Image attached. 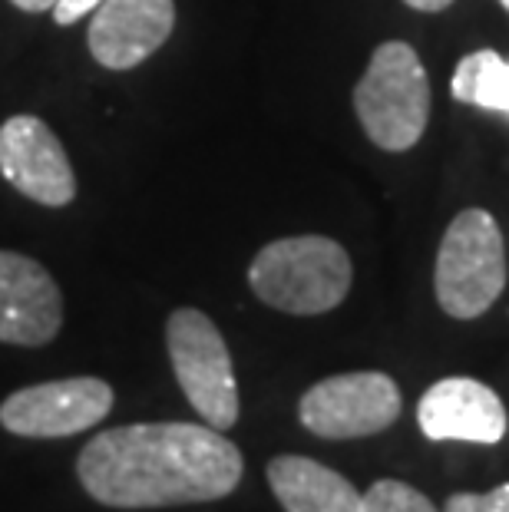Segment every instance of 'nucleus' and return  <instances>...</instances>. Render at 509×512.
Segmentation results:
<instances>
[{"mask_svg":"<svg viewBox=\"0 0 509 512\" xmlns=\"http://www.w3.org/2000/svg\"><path fill=\"white\" fill-rule=\"evenodd\" d=\"M242 450L209 423H126L77 456L86 496L110 509L215 503L242 483Z\"/></svg>","mask_w":509,"mask_h":512,"instance_id":"1","label":"nucleus"},{"mask_svg":"<svg viewBox=\"0 0 509 512\" xmlns=\"http://www.w3.org/2000/svg\"><path fill=\"white\" fill-rule=\"evenodd\" d=\"M351 258L324 235H291L268 242L248 265V285L268 308L311 318L328 314L351 291Z\"/></svg>","mask_w":509,"mask_h":512,"instance_id":"2","label":"nucleus"},{"mask_svg":"<svg viewBox=\"0 0 509 512\" xmlns=\"http://www.w3.org/2000/svg\"><path fill=\"white\" fill-rule=\"evenodd\" d=\"M354 113L377 149L407 152L420 143L430 119V80L410 43L387 40L371 53L354 86Z\"/></svg>","mask_w":509,"mask_h":512,"instance_id":"3","label":"nucleus"},{"mask_svg":"<svg viewBox=\"0 0 509 512\" xmlns=\"http://www.w3.org/2000/svg\"><path fill=\"white\" fill-rule=\"evenodd\" d=\"M440 308L457 321H473L496 304L506 288L503 232L486 209H463L447 225L433 271Z\"/></svg>","mask_w":509,"mask_h":512,"instance_id":"4","label":"nucleus"},{"mask_svg":"<svg viewBox=\"0 0 509 512\" xmlns=\"http://www.w3.org/2000/svg\"><path fill=\"white\" fill-rule=\"evenodd\" d=\"M166 347L172 374L192 410L215 430L238 423V384L229 344L215 321L199 308H179L166 321Z\"/></svg>","mask_w":509,"mask_h":512,"instance_id":"5","label":"nucleus"},{"mask_svg":"<svg viewBox=\"0 0 509 512\" xmlns=\"http://www.w3.org/2000/svg\"><path fill=\"white\" fill-rule=\"evenodd\" d=\"M400 387L381 370L334 374L298 400L301 427L321 440H361L384 433L400 417Z\"/></svg>","mask_w":509,"mask_h":512,"instance_id":"6","label":"nucleus"},{"mask_svg":"<svg viewBox=\"0 0 509 512\" xmlns=\"http://www.w3.org/2000/svg\"><path fill=\"white\" fill-rule=\"evenodd\" d=\"M113 410V387L100 377H63L20 387L0 403V427L27 440H60L96 427Z\"/></svg>","mask_w":509,"mask_h":512,"instance_id":"7","label":"nucleus"},{"mask_svg":"<svg viewBox=\"0 0 509 512\" xmlns=\"http://www.w3.org/2000/svg\"><path fill=\"white\" fill-rule=\"evenodd\" d=\"M0 176L24 199L63 209L77 199V176L57 133L37 116H10L0 126Z\"/></svg>","mask_w":509,"mask_h":512,"instance_id":"8","label":"nucleus"},{"mask_svg":"<svg viewBox=\"0 0 509 512\" xmlns=\"http://www.w3.org/2000/svg\"><path fill=\"white\" fill-rule=\"evenodd\" d=\"M63 328V294L47 268L0 248V344L43 347Z\"/></svg>","mask_w":509,"mask_h":512,"instance_id":"9","label":"nucleus"},{"mask_svg":"<svg viewBox=\"0 0 509 512\" xmlns=\"http://www.w3.org/2000/svg\"><path fill=\"white\" fill-rule=\"evenodd\" d=\"M176 0H103L93 10L86 43L106 70H133L169 40Z\"/></svg>","mask_w":509,"mask_h":512,"instance_id":"10","label":"nucleus"},{"mask_svg":"<svg viewBox=\"0 0 509 512\" xmlns=\"http://www.w3.org/2000/svg\"><path fill=\"white\" fill-rule=\"evenodd\" d=\"M417 423L433 443H483L506 437V407L493 387L473 377L437 380L417 403Z\"/></svg>","mask_w":509,"mask_h":512,"instance_id":"11","label":"nucleus"},{"mask_svg":"<svg viewBox=\"0 0 509 512\" xmlns=\"http://www.w3.org/2000/svg\"><path fill=\"white\" fill-rule=\"evenodd\" d=\"M265 476L285 512H361V493L351 479L308 456H275Z\"/></svg>","mask_w":509,"mask_h":512,"instance_id":"12","label":"nucleus"},{"mask_svg":"<svg viewBox=\"0 0 509 512\" xmlns=\"http://www.w3.org/2000/svg\"><path fill=\"white\" fill-rule=\"evenodd\" d=\"M450 93L460 103L500 113L509 119V60L496 50H476L460 60L450 80Z\"/></svg>","mask_w":509,"mask_h":512,"instance_id":"13","label":"nucleus"},{"mask_svg":"<svg viewBox=\"0 0 509 512\" xmlns=\"http://www.w3.org/2000/svg\"><path fill=\"white\" fill-rule=\"evenodd\" d=\"M361 512H443L433 506L420 489L400 483V479H377L361 496Z\"/></svg>","mask_w":509,"mask_h":512,"instance_id":"14","label":"nucleus"},{"mask_svg":"<svg viewBox=\"0 0 509 512\" xmlns=\"http://www.w3.org/2000/svg\"><path fill=\"white\" fill-rule=\"evenodd\" d=\"M443 512H509V483L490 489V493H453Z\"/></svg>","mask_w":509,"mask_h":512,"instance_id":"15","label":"nucleus"},{"mask_svg":"<svg viewBox=\"0 0 509 512\" xmlns=\"http://www.w3.org/2000/svg\"><path fill=\"white\" fill-rule=\"evenodd\" d=\"M100 4L103 0H57V7H53V20H57L60 27H70V24H77V20L90 17Z\"/></svg>","mask_w":509,"mask_h":512,"instance_id":"16","label":"nucleus"},{"mask_svg":"<svg viewBox=\"0 0 509 512\" xmlns=\"http://www.w3.org/2000/svg\"><path fill=\"white\" fill-rule=\"evenodd\" d=\"M404 4L420 10V14H440V10H447L453 0H404Z\"/></svg>","mask_w":509,"mask_h":512,"instance_id":"17","label":"nucleus"},{"mask_svg":"<svg viewBox=\"0 0 509 512\" xmlns=\"http://www.w3.org/2000/svg\"><path fill=\"white\" fill-rule=\"evenodd\" d=\"M10 4L27 10V14H47V10L57 7V0H10Z\"/></svg>","mask_w":509,"mask_h":512,"instance_id":"18","label":"nucleus"},{"mask_svg":"<svg viewBox=\"0 0 509 512\" xmlns=\"http://www.w3.org/2000/svg\"><path fill=\"white\" fill-rule=\"evenodd\" d=\"M500 4H503V7H506V10H509V0H500Z\"/></svg>","mask_w":509,"mask_h":512,"instance_id":"19","label":"nucleus"}]
</instances>
